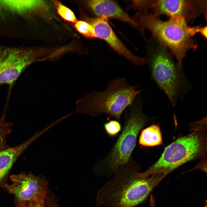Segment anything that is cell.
I'll return each instance as SVG.
<instances>
[{
    "instance_id": "603a6c76",
    "label": "cell",
    "mask_w": 207,
    "mask_h": 207,
    "mask_svg": "<svg viewBox=\"0 0 207 207\" xmlns=\"http://www.w3.org/2000/svg\"><path fill=\"white\" fill-rule=\"evenodd\" d=\"M206 204H205V206H204V207H207L206 201Z\"/></svg>"
},
{
    "instance_id": "277c9868",
    "label": "cell",
    "mask_w": 207,
    "mask_h": 207,
    "mask_svg": "<svg viewBox=\"0 0 207 207\" xmlns=\"http://www.w3.org/2000/svg\"><path fill=\"white\" fill-rule=\"evenodd\" d=\"M140 92L124 78H117L109 81L104 91H94L77 101L76 113L95 117L105 114L119 121L123 112Z\"/></svg>"
},
{
    "instance_id": "30bf717a",
    "label": "cell",
    "mask_w": 207,
    "mask_h": 207,
    "mask_svg": "<svg viewBox=\"0 0 207 207\" xmlns=\"http://www.w3.org/2000/svg\"><path fill=\"white\" fill-rule=\"evenodd\" d=\"M91 25L96 37L106 41L120 55L135 65L143 66L145 63L144 58L134 55L124 45L112 30L107 18L99 17L93 20Z\"/></svg>"
},
{
    "instance_id": "d6986e66",
    "label": "cell",
    "mask_w": 207,
    "mask_h": 207,
    "mask_svg": "<svg viewBox=\"0 0 207 207\" xmlns=\"http://www.w3.org/2000/svg\"><path fill=\"white\" fill-rule=\"evenodd\" d=\"M44 203L35 202H27L16 206L15 207H44Z\"/></svg>"
},
{
    "instance_id": "9c48e42d",
    "label": "cell",
    "mask_w": 207,
    "mask_h": 207,
    "mask_svg": "<svg viewBox=\"0 0 207 207\" xmlns=\"http://www.w3.org/2000/svg\"><path fill=\"white\" fill-rule=\"evenodd\" d=\"M206 1L189 0H153L151 8L154 15H165L170 17L181 16L187 21L195 19L206 12Z\"/></svg>"
},
{
    "instance_id": "ba28073f",
    "label": "cell",
    "mask_w": 207,
    "mask_h": 207,
    "mask_svg": "<svg viewBox=\"0 0 207 207\" xmlns=\"http://www.w3.org/2000/svg\"><path fill=\"white\" fill-rule=\"evenodd\" d=\"M37 58L32 49L0 45V85H12Z\"/></svg>"
},
{
    "instance_id": "5b68a950",
    "label": "cell",
    "mask_w": 207,
    "mask_h": 207,
    "mask_svg": "<svg viewBox=\"0 0 207 207\" xmlns=\"http://www.w3.org/2000/svg\"><path fill=\"white\" fill-rule=\"evenodd\" d=\"M129 106L121 133L108 155L94 167L97 172L114 174L128 163L132 158L139 133L146 124L152 120L143 112L140 99Z\"/></svg>"
},
{
    "instance_id": "7a4b0ae2",
    "label": "cell",
    "mask_w": 207,
    "mask_h": 207,
    "mask_svg": "<svg viewBox=\"0 0 207 207\" xmlns=\"http://www.w3.org/2000/svg\"><path fill=\"white\" fill-rule=\"evenodd\" d=\"M137 16L141 25L150 30L158 43L170 51L177 60L178 69L182 70L186 53L197 47L193 38L199 33L201 26L191 27L185 18L179 16L171 17L166 21L153 14L139 13Z\"/></svg>"
},
{
    "instance_id": "e0dca14e",
    "label": "cell",
    "mask_w": 207,
    "mask_h": 207,
    "mask_svg": "<svg viewBox=\"0 0 207 207\" xmlns=\"http://www.w3.org/2000/svg\"><path fill=\"white\" fill-rule=\"evenodd\" d=\"M104 128L107 135L111 137L117 136L122 130L120 124L116 120H111L106 122Z\"/></svg>"
},
{
    "instance_id": "2e32d148",
    "label": "cell",
    "mask_w": 207,
    "mask_h": 207,
    "mask_svg": "<svg viewBox=\"0 0 207 207\" xmlns=\"http://www.w3.org/2000/svg\"><path fill=\"white\" fill-rule=\"evenodd\" d=\"M74 26L79 33L89 38H95L93 28L91 24L82 21H77Z\"/></svg>"
},
{
    "instance_id": "9a60e30c",
    "label": "cell",
    "mask_w": 207,
    "mask_h": 207,
    "mask_svg": "<svg viewBox=\"0 0 207 207\" xmlns=\"http://www.w3.org/2000/svg\"><path fill=\"white\" fill-rule=\"evenodd\" d=\"M57 12L65 20L75 23L77 20L74 13L69 9L57 1H55Z\"/></svg>"
},
{
    "instance_id": "8fae6325",
    "label": "cell",
    "mask_w": 207,
    "mask_h": 207,
    "mask_svg": "<svg viewBox=\"0 0 207 207\" xmlns=\"http://www.w3.org/2000/svg\"><path fill=\"white\" fill-rule=\"evenodd\" d=\"M37 131L27 140L16 146L8 147L0 152V188L4 189L7 184L10 171L19 156L34 141L45 133Z\"/></svg>"
},
{
    "instance_id": "5bb4252c",
    "label": "cell",
    "mask_w": 207,
    "mask_h": 207,
    "mask_svg": "<svg viewBox=\"0 0 207 207\" xmlns=\"http://www.w3.org/2000/svg\"><path fill=\"white\" fill-rule=\"evenodd\" d=\"M162 137L159 126L152 124L141 131L138 139L141 147H153L162 144Z\"/></svg>"
},
{
    "instance_id": "ffe728a7",
    "label": "cell",
    "mask_w": 207,
    "mask_h": 207,
    "mask_svg": "<svg viewBox=\"0 0 207 207\" xmlns=\"http://www.w3.org/2000/svg\"><path fill=\"white\" fill-rule=\"evenodd\" d=\"M207 26L200 27L199 33L201 34L203 37L207 39Z\"/></svg>"
},
{
    "instance_id": "6da1fadb",
    "label": "cell",
    "mask_w": 207,
    "mask_h": 207,
    "mask_svg": "<svg viewBox=\"0 0 207 207\" xmlns=\"http://www.w3.org/2000/svg\"><path fill=\"white\" fill-rule=\"evenodd\" d=\"M140 170L132 158L118 168L98 191L97 205L102 207H134L142 203L164 178L157 175L140 177Z\"/></svg>"
},
{
    "instance_id": "7402d4cb",
    "label": "cell",
    "mask_w": 207,
    "mask_h": 207,
    "mask_svg": "<svg viewBox=\"0 0 207 207\" xmlns=\"http://www.w3.org/2000/svg\"><path fill=\"white\" fill-rule=\"evenodd\" d=\"M51 207H60L57 204L53 205Z\"/></svg>"
},
{
    "instance_id": "44dd1931",
    "label": "cell",
    "mask_w": 207,
    "mask_h": 207,
    "mask_svg": "<svg viewBox=\"0 0 207 207\" xmlns=\"http://www.w3.org/2000/svg\"><path fill=\"white\" fill-rule=\"evenodd\" d=\"M150 207H156L155 199L152 195H151L150 196Z\"/></svg>"
},
{
    "instance_id": "52a82bcc",
    "label": "cell",
    "mask_w": 207,
    "mask_h": 207,
    "mask_svg": "<svg viewBox=\"0 0 207 207\" xmlns=\"http://www.w3.org/2000/svg\"><path fill=\"white\" fill-rule=\"evenodd\" d=\"M11 184L4 189L14 197L15 206L27 202L45 203L48 189L47 180L41 175L23 172L9 177Z\"/></svg>"
},
{
    "instance_id": "ac0fdd59",
    "label": "cell",
    "mask_w": 207,
    "mask_h": 207,
    "mask_svg": "<svg viewBox=\"0 0 207 207\" xmlns=\"http://www.w3.org/2000/svg\"><path fill=\"white\" fill-rule=\"evenodd\" d=\"M7 136L6 131L0 125V152L5 149L7 147L6 139Z\"/></svg>"
},
{
    "instance_id": "4fadbf2b",
    "label": "cell",
    "mask_w": 207,
    "mask_h": 207,
    "mask_svg": "<svg viewBox=\"0 0 207 207\" xmlns=\"http://www.w3.org/2000/svg\"><path fill=\"white\" fill-rule=\"evenodd\" d=\"M44 3L42 0H0V9L22 15L37 9Z\"/></svg>"
},
{
    "instance_id": "3957f363",
    "label": "cell",
    "mask_w": 207,
    "mask_h": 207,
    "mask_svg": "<svg viewBox=\"0 0 207 207\" xmlns=\"http://www.w3.org/2000/svg\"><path fill=\"white\" fill-rule=\"evenodd\" d=\"M204 118L197 122L188 135L177 139L166 147L160 157L139 175H152L164 178L181 165L206 156L207 133Z\"/></svg>"
},
{
    "instance_id": "8992f818",
    "label": "cell",
    "mask_w": 207,
    "mask_h": 207,
    "mask_svg": "<svg viewBox=\"0 0 207 207\" xmlns=\"http://www.w3.org/2000/svg\"><path fill=\"white\" fill-rule=\"evenodd\" d=\"M159 43L154 47L149 64L152 78L174 107L177 99L186 93L189 84L182 70L178 69L166 48Z\"/></svg>"
},
{
    "instance_id": "7c38bea8",
    "label": "cell",
    "mask_w": 207,
    "mask_h": 207,
    "mask_svg": "<svg viewBox=\"0 0 207 207\" xmlns=\"http://www.w3.org/2000/svg\"><path fill=\"white\" fill-rule=\"evenodd\" d=\"M89 6L99 17L116 19L135 27L138 23L130 17L116 2L111 0H93L88 1Z\"/></svg>"
}]
</instances>
